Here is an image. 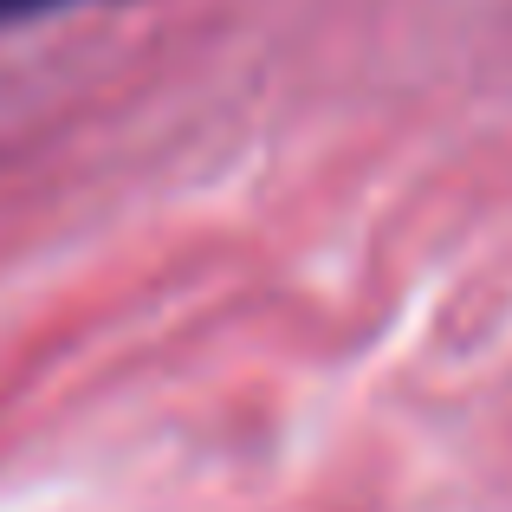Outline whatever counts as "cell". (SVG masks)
<instances>
[{
    "instance_id": "1",
    "label": "cell",
    "mask_w": 512,
    "mask_h": 512,
    "mask_svg": "<svg viewBox=\"0 0 512 512\" xmlns=\"http://www.w3.org/2000/svg\"><path fill=\"white\" fill-rule=\"evenodd\" d=\"M59 7H78V0H0V26H26V20L59 13Z\"/></svg>"
}]
</instances>
